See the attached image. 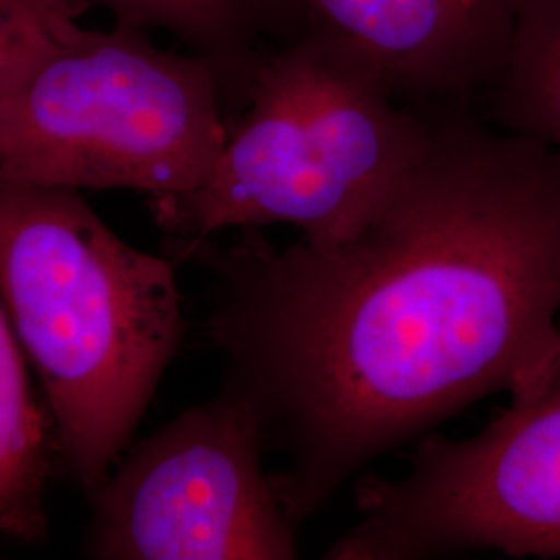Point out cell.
<instances>
[{
    "label": "cell",
    "mask_w": 560,
    "mask_h": 560,
    "mask_svg": "<svg viewBox=\"0 0 560 560\" xmlns=\"http://www.w3.org/2000/svg\"><path fill=\"white\" fill-rule=\"evenodd\" d=\"M428 119L349 240L166 241L210 275L206 332L284 451L270 483L293 525L474 402L527 393L559 355V154L465 113Z\"/></svg>",
    "instance_id": "6da1fadb"
},
{
    "label": "cell",
    "mask_w": 560,
    "mask_h": 560,
    "mask_svg": "<svg viewBox=\"0 0 560 560\" xmlns=\"http://www.w3.org/2000/svg\"><path fill=\"white\" fill-rule=\"evenodd\" d=\"M0 301L40 376L57 455L92 499L177 353L175 264L120 240L81 191L0 173Z\"/></svg>",
    "instance_id": "7a4b0ae2"
},
{
    "label": "cell",
    "mask_w": 560,
    "mask_h": 560,
    "mask_svg": "<svg viewBox=\"0 0 560 560\" xmlns=\"http://www.w3.org/2000/svg\"><path fill=\"white\" fill-rule=\"evenodd\" d=\"M59 9L0 81V173L148 201L200 187L229 136L219 67L162 50L145 30H85Z\"/></svg>",
    "instance_id": "3957f363"
},
{
    "label": "cell",
    "mask_w": 560,
    "mask_h": 560,
    "mask_svg": "<svg viewBox=\"0 0 560 560\" xmlns=\"http://www.w3.org/2000/svg\"><path fill=\"white\" fill-rule=\"evenodd\" d=\"M428 133V115L303 34L258 62L247 108L200 187L148 206L168 237L291 224L312 245H335L376 214Z\"/></svg>",
    "instance_id": "277c9868"
},
{
    "label": "cell",
    "mask_w": 560,
    "mask_h": 560,
    "mask_svg": "<svg viewBox=\"0 0 560 560\" xmlns=\"http://www.w3.org/2000/svg\"><path fill=\"white\" fill-rule=\"evenodd\" d=\"M355 511L324 559H560V351L480 432L428 434L400 478H360Z\"/></svg>",
    "instance_id": "5b68a950"
},
{
    "label": "cell",
    "mask_w": 560,
    "mask_h": 560,
    "mask_svg": "<svg viewBox=\"0 0 560 560\" xmlns=\"http://www.w3.org/2000/svg\"><path fill=\"white\" fill-rule=\"evenodd\" d=\"M256 405L222 382L141 441L92 497L96 560H293L295 525L261 467Z\"/></svg>",
    "instance_id": "8992f818"
},
{
    "label": "cell",
    "mask_w": 560,
    "mask_h": 560,
    "mask_svg": "<svg viewBox=\"0 0 560 560\" xmlns=\"http://www.w3.org/2000/svg\"><path fill=\"white\" fill-rule=\"evenodd\" d=\"M527 0H270L393 98L463 101L499 80Z\"/></svg>",
    "instance_id": "52a82bcc"
},
{
    "label": "cell",
    "mask_w": 560,
    "mask_h": 560,
    "mask_svg": "<svg viewBox=\"0 0 560 560\" xmlns=\"http://www.w3.org/2000/svg\"><path fill=\"white\" fill-rule=\"evenodd\" d=\"M23 353L0 301V538L36 544L48 534L46 486L57 446Z\"/></svg>",
    "instance_id": "ba28073f"
},
{
    "label": "cell",
    "mask_w": 560,
    "mask_h": 560,
    "mask_svg": "<svg viewBox=\"0 0 560 560\" xmlns=\"http://www.w3.org/2000/svg\"><path fill=\"white\" fill-rule=\"evenodd\" d=\"M80 11L98 4L117 23L138 30H166L196 55L212 60L224 85L241 83L247 92L261 59L252 46L277 15L270 0H65Z\"/></svg>",
    "instance_id": "9c48e42d"
},
{
    "label": "cell",
    "mask_w": 560,
    "mask_h": 560,
    "mask_svg": "<svg viewBox=\"0 0 560 560\" xmlns=\"http://www.w3.org/2000/svg\"><path fill=\"white\" fill-rule=\"evenodd\" d=\"M490 119L560 156V0L523 4L501 75L490 88Z\"/></svg>",
    "instance_id": "30bf717a"
},
{
    "label": "cell",
    "mask_w": 560,
    "mask_h": 560,
    "mask_svg": "<svg viewBox=\"0 0 560 560\" xmlns=\"http://www.w3.org/2000/svg\"><path fill=\"white\" fill-rule=\"evenodd\" d=\"M67 7L78 9L65 0H0V81L42 23Z\"/></svg>",
    "instance_id": "8fae6325"
}]
</instances>
